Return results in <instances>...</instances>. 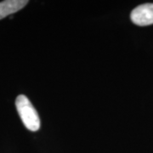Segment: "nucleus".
Listing matches in <instances>:
<instances>
[{"label":"nucleus","instance_id":"2","mask_svg":"<svg viewBox=\"0 0 153 153\" xmlns=\"http://www.w3.org/2000/svg\"><path fill=\"white\" fill-rule=\"evenodd\" d=\"M130 18L137 26H149L153 24V4H144L134 9Z\"/></svg>","mask_w":153,"mask_h":153},{"label":"nucleus","instance_id":"3","mask_svg":"<svg viewBox=\"0 0 153 153\" xmlns=\"http://www.w3.org/2000/svg\"><path fill=\"white\" fill-rule=\"evenodd\" d=\"M27 4V0H5L0 2V20L21 10Z\"/></svg>","mask_w":153,"mask_h":153},{"label":"nucleus","instance_id":"1","mask_svg":"<svg viewBox=\"0 0 153 153\" xmlns=\"http://www.w3.org/2000/svg\"><path fill=\"white\" fill-rule=\"evenodd\" d=\"M16 106L18 114L25 127L30 131H38L40 128V118L38 111L27 97L24 94H20L17 96Z\"/></svg>","mask_w":153,"mask_h":153}]
</instances>
